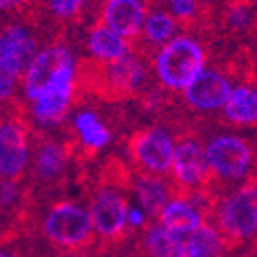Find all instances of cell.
Here are the masks:
<instances>
[{"mask_svg":"<svg viewBox=\"0 0 257 257\" xmlns=\"http://www.w3.org/2000/svg\"><path fill=\"white\" fill-rule=\"evenodd\" d=\"M48 9L58 19H74L87 5V0H46Z\"/></svg>","mask_w":257,"mask_h":257,"instance_id":"cell-26","label":"cell"},{"mask_svg":"<svg viewBox=\"0 0 257 257\" xmlns=\"http://www.w3.org/2000/svg\"><path fill=\"white\" fill-rule=\"evenodd\" d=\"M27 3L29 0H0V13H13Z\"/></svg>","mask_w":257,"mask_h":257,"instance_id":"cell-30","label":"cell"},{"mask_svg":"<svg viewBox=\"0 0 257 257\" xmlns=\"http://www.w3.org/2000/svg\"><path fill=\"white\" fill-rule=\"evenodd\" d=\"M206 68V50L189 33H179L157 50L153 70L163 89L183 93L194 78Z\"/></svg>","mask_w":257,"mask_h":257,"instance_id":"cell-1","label":"cell"},{"mask_svg":"<svg viewBox=\"0 0 257 257\" xmlns=\"http://www.w3.org/2000/svg\"><path fill=\"white\" fill-rule=\"evenodd\" d=\"M105 82L107 87L117 91L119 95L138 93L146 82V66L134 54H127L123 60L105 66Z\"/></svg>","mask_w":257,"mask_h":257,"instance_id":"cell-17","label":"cell"},{"mask_svg":"<svg viewBox=\"0 0 257 257\" xmlns=\"http://www.w3.org/2000/svg\"><path fill=\"white\" fill-rule=\"evenodd\" d=\"M72 130L84 151L99 153L111 144V130L93 109H80L72 115Z\"/></svg>","mask_w":257,"mask_h":257,"instance_id":"cell-18","label":"cell"},{"mask_svg":"<svg viewBox=\"0 0 257 257\" xmlns=\"http://www.w3.org/2000/svg\"><path fill=\"white\" fill-rule=\"evenodd\" d=\"M21 198L17 179H0V210H11Z\"/></svg>","mask_w":257,"mask_h":257,"instance_id":"cell-27","label":"cell"},{"mask_svg":"<svg viewBox=\"0 0 257 257\" xmlns=\"http://www.w3.org/2000/svg\"><path fill=\"white\" fill-rule=\"evenodd\" d=\"M87 52L95 62L109 66V64H115L130 54V44L119 33L99 23L87 35Z\"/></svg>","mask_w":257,"mask_h":257,"instance_id":"cell-16","label":"cell"},{"mask_svg":"<svg viewBox=\"0 0 257 257\" xmlns=\"http://www.w3.org/2000/svg\"><path fill=\"white\" fill-rule=\"evenodd\" d=\"M179 237L165 228L161 222H153L144 228L142 247L148 257H171L179 245Z\"/></svg>","mask_w":257,"mask_h":257,"instance_id":"cell-22","label":"cell"},{"mask_svg":"<svg viewBox=\"0 0 257 257\" xmlns=\"http://www.w3.org/2000/svg\"><path fill=\"white\" fill-rule=\"evenodd\" d=\"M35 177L41 181H56L68 165V151L56 140L41 142L31 157Z\"/></svg>","mask_w":257,"mask_h":257,"instance_id":"cell-20","label":"cell"},{"mask_svg":"<svg viewBox=\"0 0 257 257\" xmlns=\"http://www.w3.org/2000/svg\"><path fill=\"white\" fill-rule=\"evenodd\" d=\"M35 54V35L25 25H7L0 29V103L15 97L27 64Z\"/></svg>","mask_w":257,"mask_h":257,"instance_id":"cell-3","label":"cell"},{"mask_svg":"<svg viewBox=\"0 0 257 257\" xmlns=\"http://www.w3.org/2000/svg\"><path fill=\"white\" fill-rule=\"evenodd\" d=\"M187 241L194 245V249L202 255V257H220L226 245L224 234L218 230V226L214 224H204L200 226L194 234H189Z\"/></svg>","mask_w":257,"mask_h":257,"instance_id":"cell-23","label":"cell"},{"mask_svg":"<svg viewBox=\"0 0 257 257\" xmlns=\"http://www.w3.org/2000/svg\"><path fill=\"white\" fill-rule=\"evenodd\" d=\"M76 80H78V62L76 58H72L58 74V78L52 82V87L29 105L31 119L39 127H56L64 121L76 93Z\"/></svg>","mask_w":257,"mask_h":257,"instance_id":"cell-6","label":"cell"},{"mask_svg":"<svg viewBox=\"0 0 257 257\" xmlns=\"http://www.w3.org/2000/svg\"><path fill=\"white\" fill-rule=\"evenodd\" d=\"M212 177L226 183L245 181L255 165V151L247 138L237 132H220L204 144Z\"/></svg>","mask_w":257,"mask_h":257,"instance_id":"cell-2","label":"cell"},{"mask_svg":"<svg viewBox=\"0 0 257 257\" xmlns=\"http://www.w3.org/2000/svg\"><path fill=\"white\" fill-rule=\"evenodd\" d=\"M148 214L136 206V204H130L127 208V230H140V228H146L148 226Z\"/></svg>","mask_w":257,"mask_h":257,"instance_id":"cell-28","label":"cell"},{"mask_svg":"<svg viewBox=\"0 0 257 257\" xmlns=\"http://www.w3.org/2000/svg\"><path fill=\"white\" fill-rule=\"evenodd\" d=\"M251 3V7H253V11H255V15H257V0H249Z\"/></svg>","mask_w":257,"mask_h":257,"instance_id":"cell-34","label":"cell"},{"mask_svg":"<svg viewBox=\"0 0 257 257\" xmlns=\"http://www.w3.org/2000/svg\"><path fill=\"white\" fill-rule=\"evenodd\" d=\"M127 208H130V202L117 187L103 185L95 191L89 212L93 230L99 239L113 241L127 230Z\"/></svg>","mask_w":257,"mask_h":257,"instance_id":"cell-9","label":"cell"},{"mask_svg":"<svg viewBox=\"0 0 257 257\" xmlns=\"http://www.w3.org/2000/svg\"><path fill=\"white\" fill-rule=\"evenodd\" d=\"M255 257H257V255H255Z\"/></svg>","mask_w":257,"mask_h":257,"instance_id":"cell-36","label":"cell"},{"mask_svg":"<svg viewBox=\"0 0 257 257\" xmlns=\"http://www.w3.org/2000/svg\"><path fill=\"white\" fill-rule=\"evenodd\" d=\"M167 11L177 19V23H187L198 17L200 0H167Z\"/></svg>","mask_w":257,"mask_h":257,"instance_id":"cell-25","label":"cell"},{"mask_svg":"<svg viewBox=\"0 0 257 257\" xmlns=\"http://www.w3.org/2000/svg\"><path fill=\"white\" fill-rule=\"evenodd\" d=\"M255 21H257V15H255L249 0H232L224 11V23L230 31L245 33V31L253 29Z\"/></svg>","mask_w":257,"mask_h":257,"instance_id":"cell-24","label":"cell"},{"mask_svg":"<svg viewBox=\"0 0 257 257\" xmlns=\"http://www.w3.org/2000/svg\"><path fill=\"white\" fill-rule=\"evenodd\" d=\"M232 87L234 84L228 74L214 66H206L181 93V97L189 109L198 113H216L222 111V107L226 105Z\"/></svg>","mask_w":257,"mask_h":257,"instance_id":"cell-10","label":"cell"},{"mask_svg":"<svg viewBox=\"0 0 257 257\" xmlns=\"http://www.w3.org/2000/svg\"><path fill=\"white\" fill-rule=\"evenodd\" d=\"M41 228L52 245L66 251L80 249L95 234L89 208L72 200L56 202L46 212Z\"/></svg>","mask_w":257,"mask_h":257,"instance_id":"cell-4","label":"cell"},{"mask_svg":"<svg viewBox=\"0 0 257 257\" xmlns=\"http://www.w3.org/2000/svg\"><path fill=\"white\" fill-rule=\"evenodd\" d=\"M255 220H257V208H255Z\"/></svg>","mask_w":257,"mask_h":257,"instance_id":"cell-35","label":"cell"},{"mask_svg":"<svg viewBox=\"0 0 257 257\" xmlns=\"http://www.w3.org/2000/svg\"><path fill=\"white\" fill-rule=\"evenodd\" d=\"M60 257H82V255H78V253H74V251H68V253H64V255H60Z\"/></svg>","mask_w":257,"mask_h":257,"instance_id":"cell-33","label":"cell"},{"mask_svg":"<svg viewBox=\"0 0 257 257\" xmlns=\"http://www.w3.org/2000/svg\"><path fill=\"white\" fill-rule=\"evenodd\" d=\"M144 0H105L101 7V23L125 39L140 35L146 19Z\"/></svg>","mask_w":257,"mask_h":257,"instance_id":"cell-14","label":"cell"},{"mask_svg":"<svg viewBox=\"0 0 257 257\" xmlns=\"http://www.w3.org/2000/svg\"><path fill=\"white\" fill-rule=\"evenodd\" d=\"M0 257H15L11 251H7V249H0Z\"/></svg>","mask_w":257,"mask_h":257,"instance_id":"cell-32","label":"cell"},{"mask_svg":"<svg viewBox=\"0 0 257 257\" xmlns=\"http://www.w3.org/2000/svg\"><path fill=\"white\" fill-rule=\"evenodd\" d=\"M171 175H173L175 183L189 194L200 191L212 177L204 144H200L194 138L179 140L173 157V167H171Z\"/></svg>","mask_w":257,"mask_h":257,"instance_id":"cell-12","label":"cell"},{"mask_svg":"<svg viewBox=\"0 0 257 257\" xmlns=\"http://www.w3.org/2000/svg\"><path fill=\"white\" fill-rule=\"evenodd\" d=\"M251 60H253V68H255V72H257V39H255V44H253V48H251Z\"/></svg>","mask_w":257,"mask_h":257,"instance_id":"cell-31","label":"cell"},{"mask_svg":"<svg viewBox=\"0 0 257 257\" xmlns=\"http://www.w3.org/2000/svg\"><path fill=\"white\" fill-rule=\"evenodd\" d=\"M177 140L165 127H146L130 140V155L134 163L148 175L165 177L171 173Z\"/></svg>","mask_w":257,"mask_h":257,"instance_id":"cell-7","label":"cell"},{"mask_svg":"<svg viewBox=\"0 0 257 257\" xmlns=\"http://www.w3.org/2000/svg\"><path fill=\"white\" fill-rule=\"evenodd\" d=\"M72 58L74 54L66 46H60V44L37 50V54L27 64L23 78H21V89H23L25 99L29 103L37 101L52 87V82L58 78V74Z\"/></svg>","mask_w":257,"mask_h":257,"instance_id":"cell-8","label":"cell"},{"mask_svg":"<svg viewBox=\"0 0 257 257\" xmlns=\"http://www.w3.org/2000/svg\"><path fill=\"white\" fill-rule=\"evenodd\" d=\"M222 115L230 125L237 127H255L257 125V84L255 82H237L232 87Z\"/></svg>","mask_w":257,"mask_h":257,"instance_id":"cell-15","label":"cell"},{"mask_svg":"<svg viewBox=\"0 0 257 257\" xmlns=\"http://www.w3.org/2000/svg\"><path fill=\"white\" fill-rule=\"evenodd\" d=\"M140 35L151 48H163L175 35H179V23L169 11H151L144 19Z\"/></svg>","mask_w":257,"mask_h":257,"instance_id":"cell-21","label":"cell"},{"mask_svg":"<svg viewBox=\"0 0 257 257\" xmlns=\"http://www.w3.org/2000/svg\"><path fill=\"white\" fill-rule=\"evenodd\" d=\"M257 183H243L218 202L216 226L226 241L245 243L257 234Z\"/></svg>","mask_w":257,"mask_h":257,"instance_id":"cell-5","label":"cell"},{"mask_svg":"<svg viewBox=\"0 0 257 257\" xmlns=\"http://www.w3.org/2000/svg\"><path fill=\"white\" fill-rule=\"evenodd\" d=\"M134 204L140 206L148 216H159L161 210L167 206V202L173 198L171 196L169 183L159 175L140 173L132 183Z\"/></svg>","mask_w":257,"mask_h":257,"instance_id":"cell-19","label":"cell"},{"mask_svg":"<svg viewBox=\"0 0 257 257\" xmlns=\"http://www.w3.org/2000/svg\"><path fill=\"white\" fill-rule=\"evenodd\" d=\"M204 198L200 191L189 196H173L159 214V222L169 228L179 239H187L200 226L206 224L204 218Z\"/></svg>","mask_w":257,"mask_h":257,"instance_id":"cell-13","label":"cell"},{"mask_svg":"<svg viewBox=\"0 0 257 257\" xmlns=\"http://www.w3.org/2000/svg\"><path fill=\"white\" fill-rule=\"evenodd\" d=\"M171 257H202V255L194 249V245H191L187 239H181L177 249L173 251V255H171Z\"/></svg>","mask_w":257,"mask_h":257,"instance_id":"cell-29","label":"cell"},{"mask_svg":"<svg viewBox=\"0 0 257 257\" xmlns=\"http://www.w3.org/2000/svg\"><path fill=\"white\" fill-rule=\"evenodd\" d=\"M31 157L25 125L17 119H0V179H19Z\"/></svg>","mask_w":257,"mask_h":257,"instance_id":"cell-11","label":"cell"}]
</instances>
